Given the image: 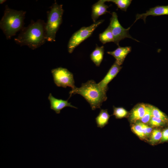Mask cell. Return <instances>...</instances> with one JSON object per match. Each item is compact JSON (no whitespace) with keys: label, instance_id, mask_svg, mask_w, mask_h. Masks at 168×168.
<instances>
[{"label":"cell","instance_id":"18","mask_svg":"<svg viewBox=\"0 0 168 168\" xmlns=\"http://www.w3.org/2000/svg\"><path fill=\"white\" fill-rule=\"evenodd\" d=\"M162 130L159 128L153 130L149 138V141L152 144H155L160 142L162 138Z\"/></svg>","mask_w":168,"mask_h":168},{"label":"cell","instance_id":"26","mask_svg":"<svg viewBox=\"0 0 168 168\" xmlns=\"http://www.w3.org/2000/svg\"><path fill=\"white\" fill-rule=\"evenodd\" d=\"M6 0H1L0 1V4H2L4 2H5Z\"/></svg>","mask_w":168,"mask_h":168},{"label":"cell","instance_id":"16","mask_svg":"<svg viewBox=\"0 0 168 168\" xmlns=\"http://www.w3.org/2000/svg\"><path fill=\"white\" fill-rule=\"evenodd\" d=\"M99 38L100 41L103 44L114 42L113 35L109 25L103 32L100 34Z\"/></svg>","mask_w":168,"mask_h":168},{"label":"cell","instance_id":"10","mask_svg":"<svg viewBox=\"0 0 168 168\" xmlns=\"http://www.w3.org/2000/svg\"><path fill=\"white\" fill-rule=\"evenodd\" d=\"M48 98L50 101V109L55 111L56 114H60L63 109L67 107L77 109V107L72 105L71 103H69L68 100L58 99L54 97L51 93Z\"/></svg>","mask_w":168,"mask_h":168},{"label":"cell","instance_id":"11","mask_svg":"<svg viewBox=\"0 0 168 168\" xmlns=\"http://www.w3.org/2000/svg\"><path fill=\"white\" fill-rule=\"evenodd\" d=\"M131 51V47L130 46L121 47L119 46L114 50L108 51L107 53L113 56L116 59L115 62L121 66L123 63L127 55Z\"/></svg>","mask_w":168,"mask_h":168},{"label":"cell","instance_id":"1","mask_svg":"<svg viewBox=\"0 0 168 168\" xmlns=\"http://www.w3.org/2000/svg\"><path fill=\"white\" fill-rule=\"evenodd\" d=\"M46 23L38 19L36 21L32 20L30 24L24 27L14 41L21 46L26 45L30 48L36 49L45 43L46 40L45 32Z\"/></svg>","mask_w":168,"mask_h":168},{"label":"cell","instance_id":"23","mask_svg":"<svg viewBox=\"0 0 168 168\" xmlns=\"http://www.w3.org/2000/svg\"><path fill=\"white\" fill-rule=\"evenodd\" d=\"M152 117V105L146 104L144 115L140 121L141 122L144 124L148 123Z\"/></svg>","mask_w":168,"mask_h":168},{"label":"cell","instance_id":"13","mask_svg":"<svg viewBox=\"0 0 168 168\" xmlns=\"http://www.w3.org/2000/svg\"><path fill=\"white\" fill-rule=\"evenodd\" d=\"M146 104H140L135 106L131 110L129 115V119L132 122L140 120L144 115Z\"/></svg>","mask_w":168,"mask_h":168},{"label":"cell","instance_id":"14","mask_svg":"<svg viewBox=\"0 0 168 168\" xmlns=\"http://www.w3.org/2000/svg\"><path fill=\"white\" fill-rule=\"evenodd\" d=\"M104 52L103 46L99 47L96 45L95 50L90 54L91 60L96 66H100L103 59Z\"/></svg>","mask_w":168,"mask_h":168},{"label":"cell","instance_id":"25","mask_svg":"<svg viewBox=\"0 0 168 168\" xmlns=\"http://www.w3.org/2000/svg\"><path fill=\"white\" fill-rule=\"evenodd\" d=\"M168 142V124L167 127L162 130V135L160 143Z\"/></svg>","mask_w":168,"mask_h":168},{"label":"cell","instance_id":"19","mask_svg":"<svg viewBox=\"0 0 168 168\" xmlns=\"http://www.w3.org/2000/svg\"><path fill=\"white\" fill-rule=\"evenodd\" d=\"M152 116L160 119L168 124V116L157 108L152 105Z\"/></svg>","mask_w":168,"mask_h":168},{"label":"cell","instance_id":"7","mask_svg":"<svg viewBox=\"0 0 168 168\" xmlns=\"http://www.w3.org/2000/svg\"><path fill=\"white\" fill-rule=\"evenodd\" d=\"M114 38V42L118 46L119 42L125 38H130L139 42L137 40L133 38L129 33V30L131 27L127 29L124 28L119 22L117 13L113 12L112 13V16L110 18L109 25Z\"/></svg>","mask_w":168,"mask_h":168},{"label":"cell","instance_id":"22","mask_svg":"<svg viewBox=\"0 0 168 168\" xmlns=\"http://www.w3.org/2000/svg\"><path fill=\"white\" fill-rule=\"evenodd\" d=\"M148 124L152 127H162L167 125V124L161 119L152 116Z\"/></svg>","mask_w":168,"mask_h":168},{"label":"cell","instance_id":"12","mask_svg":"<svg viewBox=\"0 0 168 168\" xmlns=\"http://www.w3.org/2000/svg\"><path fill=\"white\" fill-rule=\"evenodd\" d=\"M105 2L106 0H100L92 5L91 16L94 23L100 16L109 12L107 9L109 7L105 4Z\"/></svg>","mask_w":168,"mask_h":168},{"label":"cell","instance_id":"4","mask_svg":"<svg viewBox=\"0 0 168 168\" xmlns=\"http://www.w3.org/2000/svg\"><path fill=\"white\" fill-rule=\"evenodd\" d=\"M63 12V5L55 1L47 12V21L45 29L47 41H55L56 33L62 22Z\"/></svg>","mask_w":168,"mask_h":168},{"label":"cell","instance_id":"20","mask_svg":"<svg viewBox=\"0 0 168 168\" xmlns=\"http://www.w3.org/2000/svg\"><path fill=\"white\" fill-rule=\"evenodd\" d=\"M106 1L114 3L118 8L126 12L132 1L131 0H106Z\"/></svg>","mask_w":168,"mask_h":168},{"label":"cell","instance_id":"3","mask_svg":"<svg viewBox=\"0 0 168 168\" xmlns=\"http://www.w3.org/2000/svg\"><path fill=\"white\" fill-rule=\"evenodd\" d=\"M26 12L17 11L5 6L4 15L0 21V28L7 40L10 39L24 28Z\"/></svg>","mask_w":168,"mask_h":168},{"label":"cell","instance_id":"8","mask_svg":"<svg viewBox=\"0 0 168 168\" xmlns=\"http://www.w3.org/2000/svg\"><path fill=\"white\" fill-rule=\"evenodd\" d=\"M122 68V67L115 62L103 79L98 83L99 86L107 92L108 84L117 76Z\"/></svg>","mask_w":168,"mask_h":168},{"label":"cell","instance_id":"17","mask_svg":"<svg viewBox=\"0 0 168 168\" xmlns=\"http://www.w3.org/2000/svg\"><path fill=\"white\" fill-rule=\"evenodd\" d=\"M131 130L140 139H146L144 130L142 125V122H136L131 126Z\"/></svg>","mask_w":168,"mask_h":168},{"label":"cell","instance_id":"9","mask_svg":"<svg viewBox=\"0 0 168 168\" xmlns=\"http://www.w3.org/2000/svg\"><path fill=\"white\" fill-rule=\"evenodd\" d=\"M163 15H168V5L166 6H157L151 8L146 13L141 14H138L136 16L135 23L138 20L141 19L143 20L145 23L146 19L148 16H159Z\"/></svg>","mask_w":168,"mask_h":168},{"label":"cell","instance_id":"6","mask_svg":"<svg viewBox=\"0 0 168 168\" xmlns=\"http://www.w3.org/2000/svg\"><path fill=\"white\" fill-rule=\"evenodd\" d=\"M54 82L58 87H71L72 89L76 87L73 74L67 68L59 67L51 71Z\"/></svg>","mask_w":168,"mask_h":168},{"label":"cell","instance_id":"5","mask_svg":"<svg viewBox=\"0 0 168 168\" xmlns=\"http://www.w3.org/2000/svg\"><path fill=\"white\" fill-rule=\"evenodd\" d=\"M104 21L100 20L94 22L87 27H83L75 32L72 36L68 43V52L72 53L75 49L82 42L90 37L96 28Z\"/></svg>","mask_w":168,"mask_h":168},{"label":"cell","instance_id":"2","mask_svg":"<svg viewBox=\"0 0 168 168\" xmlns=\"http://www.w3.org/2000/svg\"><path fill=\"white\" fill-rule=\"evenodd\" d=\"M106 93V91L103 89L98 83L91 80L82 83L80 87H76L70 91L69 98L72 95L80 94L89 104L91 109L95 110L96 109H100L103 102L107 100Z\"/></svg>","mask_w":168,"mask_h":168},{"label":"cell","instance_id":"21","mask_svg":"<svg viewBox=\"0 0 168 168\" xmlns=\"http://www.w3.org/2000/svg\"><path fill=\"white\" fill-rule=\"evenodd\" d=\"M128 114V112L122 107H116L113 106V115L115 116L117 119H121L126 117Z\"/></svg>","mask_w":168,"mask_h":168},{"label":"cell","instance_id":"24","mask_svg":"<svg viewBox=\"0 0 168 168\" xmlns=\"http://www.w3.org/2000/svg\"><path fill=\"white\" fill-rule=\"evenodd\" d=\"M142 125L144 130L146 138H150L153 130L152 127L142 122Z\"/></svg>","mask_w":168,"mask_h":168},{"label":"cell","instance_id":"15","mask_svg":"<svg viewBox=\"0 0 168 168\" xmlns=\"http://www.w3.org/2000/svg\"><path fill=\"white\" fill-rule=\"evenodd\" d=\"M110 117L107 109H101L95 119L97 127L102 128L108 124Z\"/></svg>","mask_w":168,"mask_h":168}]
</instances>
